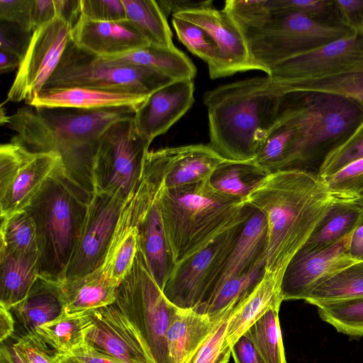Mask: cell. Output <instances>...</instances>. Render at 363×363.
Listing matches in <instances>:
<instances>
[{"label":"cell","mask_w":363,"mask_h":363,"mask_svg":"<svg viewBox=\"0 0 363 363\" xmlns=\"http://www.w3.org/2000/svg\"><path fill=\"white\" fill-rule=\"evenodd\" d=\"M320 318L350 338L363 337V298L320 304Z\"/></svg>","instance_id":"40"},{"label":"cell","mask_w":363,"mask_h":363,"mask_svg":"<svg viewBox=\"0 0 363 363\" xmlns=\"http://www.w3.org/2000/svg\"><path fill=\"white\" fill-rule=\"evenodd\" d=\"M147 96L87 88H70L39 93L28 106L33 107L99 109L117 106L138 108Z\"/></svg>","instance_id":"27"},{"label":"cell","mask_w":363,"mask_h":363,"mask_svg":"<svg viewBox=\"0 0 363 363\" xmlns=\"http://www.w3.org/2000/svg\"><path fill=\"white\" fill-rule=\"evenodd\" d=\"M281 280L267 272L252 291L235 307L227 327L226 338L231 347L248 328L270 309L279 310L284 301Z\"/></svg>","instance_id":"25"},{"label":"cell","mask_w":363,"mask_h":363,"mask_svg":"<svg viewBox=\"0 0 363 363\" xmlns=\"http://www.w3.org/2000/svg\"><path fill=\"white\" fill-rule=\"evenodd\" d=\"M119 284L101 267L79 278L60 282L62 315L77 314L114 303Z\"/></svg>","instance_id":"24"},{"label":"cell","mask_w":363,"mask_h":363,"mask_svg":"<svg viewBox=\"0 0 363 363\" xmlns=\"http://www.w3.org/2000/svg\"><path fill=\"white\" fill-rule=\"evenodd\" d=\"M157 2L166 17L169 14L172 16L194 9L213 6V1L160 0Z\"/></svg>","instance_id":"53"},{"label":"cell","mask_w":363,"mask_h":363,"mask_svg":"<svg viewBox=\"0 0 363 363\" xmlns=\"http://www.w3.org/2000/svg\"><path fill=\"white\" fill-rule=\"evenodd\" d=\"M101 57L116 65L152 69L174 81L193 80L196 74L194 65L176 47L169 48L148 44L125 54Z\"/></svg>","instance_id":"29"},{"label":"cell","mask_w":363,"mask_h":363,"mask_svg":"<svg viewBox=\"0 0 363 363\" xmlns=\"http://www.w3.org/2000/svg\"><path fill=\"white\" fill-rule=\"evenodd\" d=\"M137 107L99 109L23 106L4 125L15 132L11 141L33 152H53L66 177L94 195L93 170L99 142L113 123L134 118Z\"/></svg>","instance_id":"1"},{"label":"cell","mask_w":363,"mask_h":363,"mask_svg":"<svg viewBox=\"0 0 363 363\" xmlns=\"http://www.w3.org/2000/svg\"><path fill=\"white\" fill-rule=\"evenodd\" d=\"M341 25L355 33H363V0H335Z\"/></svg>","instance_id":"49"},{"label":"cell","mask_w":363,"mask_h":363,"mask_svg":"<svg viewBox=\"0 0 363 363\" xmlns=\"http://www.w3.org/2000/svg\"><path fill=\"white\" fill-rule=\"evenodd\" d=\"M363 298V262H356L315 288L303 300L320 304Z\"/></svg>","instance_id":"34"},{"label":"cell","mask_w":363,"mask_h":363,"mask_svg":"<svg viewBox=\"0 0 363 363\" xmlns=\"http://www.w3.org/2000/svg\"><path fill=\"white\" fill-rule=\"evenodd\" d=\"M279 311L270 309L245 333L265 363H287L279 325Z\"/></svg>","instance_id":"38"},{"label":"cell","mask_w":363,"mask_h":363,"mask_svg":"<svg viewBox=\"0 0 363 363\" xmlns=\"http://www.w3.org/2000/svg\"><path fill=\"white\" fill-rule=\"evenodd\" d=\"M348 252L356 262H363V213L352 233Z\"/></svg>","instance_id":"55"},{"label":"cell","mask_w":363,"mask_h":363,"mask_svg":"<svg viewBox=\"0 0 363 363\" xmlns=\"http://www.w3.org/2000/svg\"><path fill=\"white\" fill-rule=\"evenodd\" d=\"M126 19L150 44L173 48L167 17L155 0H121Z\"/></svg>","instance_id":"32"},{"label":"cell","mask_w":363,"mask_h":363,"mask_svg":"<svg viewBox=\"0 0 363 363\" xmlns=\"http://www.w3.org/2000/svg\"><path fill=\"white\" fill-rule=\"evenodd\" d=\"M81 13L94 21L126 20L121 0H81Z\"/></svg>","instance_id":"46"},{"label":"cell","mask_w":363,"mask_h":363,"mask_svg":"<svg viewBox=\"0 0 363 363\" xmlns=\"http://www.w3.org/2000/svg\"><path fill=\"white\" fill-rule=\"evenodd\" d=\"M230 317L225 319L216 328L190 363H228L232 348L226 338Z\"/></svg>","instance_id":"43"},{"label":"cell","mask_w":363,"mask_h":363,"mask_svg":"<svg viewBox=\"0 0 363 363\" xmlns=\"http://www.w3.org/2000/svg\"><path fill=\"white\" fill-rule=\"evenodd\" d=\"M158 202L176 263L205 247L252 211L245 199L217 190L210 179L163 189Z\"/></svg>","instance_id":"5"},{"label":"cell","mask_w":363,"mask_h":363,"mask_svg":"<svg viewBox=\"0 0 363 363\" xmlns=\"http://www.w3.org/2000/svg\"><path fill=\"white\" fill-rule=\"evenodd\" d=\"M334 193L352 197L363 196V158L354 161L335 174L323 177Z\"/></svg>","instance_id":"42"},{"label":"cell","mask_w":363,"mask_h":363,"mask_svg":"<svg viewBox=\"0 0 363 363\" xmlns=\"http://www.w3.org/2000/svg\"><path fill=\"white\" fill-rule=\"evenodd\" d=\"M0 363H9L6 357L1 352H0Z\"/></svg>","instance_id":"59"},{"label":"cell","mask_w":363,"mask_h":363,"mask_svg":"<svg viewBox=\"0 0 363 363\" xmlns=\"http://www.w3.org/2000/svg\"><path fill=\"white\" fill-rule=\"evenodd\" d=\"M138 247L152 277L163 291L176 262L164 233L158 196L138 225Z\"/></svg>","instance_id":"23"},{"label":"cell","mask_w":363,"mask_h":363,"mask_svg":"<svg viewBox=\"0 0 363 363\" xmlns=\"http://www.w3.org/2000/svg\"><path fill=\"white\" fill-rule=\"evenodd\" d=\"M286 94L267 74L218 86L203 96L209 146L227 160L251 161L276 121Z\"/></svg>","instance_id":"3"},{"label":"cell","mask_w":363,"mask_h":363,"mask_svg":"<svg viewBox=\"0 0 363 363\" xmlns=\"http://www.w3.org/2000/svg\"><path fill=\"white\" fill-rule=\"evenodd\" d=\"M125 202L106 194H94L62 281L79 278L104 264Z\"/></svg>","instance_id":"12"},{"label":"cell","mask_w":363,"mask_h":363,"mask_svg":"<svg viewBox=\"0 0 363 363\" xmlns=\"http://www.w3.org/2000/svg\"><path fill=\"white\" fill-rule=\"evenodd\" d=\"M0 352L4 354L9 363H29L23 353L15 343L8 345L6 342L1 343Z\"/></svg>","instance_id":"58"},{"label":"cell","mask_w":363,"mask_h":363,"mask_svg":"<svg viewBox=\"0 0 363 363\" xmlns=\"http://www.w3.org/2000/svg\"><path fill=\"white\" fill-rule=\"evenodd\" d=\"M268 174V172L253 160H225L212 174L210 183L223 193L246 199Z\"/></svg>","instance_id":"33"},{"label":"cell","mask_w":363,"mask_h":363,"mask_svg":"<svg viewBox=\"0 0 363 363\" xmlns=\"http://www.w3.org/2000/svg\"><path fill=\"white\" fill-rule=\"evenodd\" d=\"M71 28L56 18L33 32L6 101H24L28 104L42 91L71 40Z\"/></svg>","instance_id":"11"},{"label":"cell","mask_w":363,"mask_h":363,"mask_svg":"<svg viewBox=\"0 0 363 363\" xmlns=\"http://www.w3.org/2000/svg\"><path fill=\"white\" fill-rule=\"evenodd\" d=\"M359 34L354 33L279 63L270 69L267 75L275 81H284L306 77L323 69L351 51Z\"/></svg>","instance_id":"30"},{"label":"cell","mask_w":363,"mask_h":363,"mask_svg":"<svg viewBox=\"0 0 363 363\" xmlns=\"http://www.w3.org/2000/svg\"><path fill=\"white\" fill-rule=\"evenodd\" d=\"M362 213V196L337 201L298 252H315L335 245L354 231Z\"/></svg>","instance_id":"28"},{"label":"cell","mask_w":363,"mask_h":363,"mask_svg":"<svg viewBox=\"0 0 363 363\" xmlns=\"http://www.w3.org/2000/svg\"><path fill=\"white\" fill-rule=\"evenodd\" d=\"M290 92H320L352 99L363 106V33L351 51L327 67L299 78L277 81Z\"/></svg>","instance_id":"17"},{"label":"cell","mask_w":363,"mask_h":363,"mask_svg":"<svg viewBox=\"0 0 363 363\" xmlns=\"http://www.w3.org/2000/svg\"><path fill=\"white\" fill-rule=\"evenodd\" d=\"M56 18H60L72 28L81 16V0H54Z\"/></svg>","instance_id":"54"},{"label":"cell","mask_w":363,"mask_h":363,"mask_svg":"<svg viewBox=\"0 0 363 363\" xmlns=\"http://www.w3.org/2000/svg\"><path fill=\"white\" fill-rule=\"evenodd\" d=\"M267 245L268 228L266 218L260 211L252 208V213L245 223L210 299L224 283L245 276L259 267L265 266Z\"/></svg>","instance_id":"22"},{"label":"cell","mask_w":363,"mask_h":363,"mask_svg":"<svg viewBox=\"0 0 363 363\" xmlns=\"http://www.w3.org/2000/svg\"><path fill=\"white\" fill-rule=\"evenodd\" d=\"M90 313L86 343L122 363H156L139 332L114 303Z\"/></svg>","instance_id":"14"},{"label":"cell","mask_w":363,"mask_h":363,"mask_svg":"<svg viewBox=\"0 0 363 363\" xmlns=\"http://www.w3.org/2000/svg\"><path fill=\"white\" fill-rule=\"evenodd\" d=\"M32 33L16 23L0 21V50L12 52L23 59Z\"/></svg>","instance_id":"47"},{"label":"cell","mask_w":363,"mask_h":363,"mask_svg":"<svg viewBox=\"0 0 363 363\" xmlns=\"http://www.w3.org/2000/svg\"><path fill=\"white\" fill-rule=\"evenodd\" d=\"M361 158H363V122L344 143L327 155L318 169V174L321 177L335 174Z\"/></svg>","instance_id":"41"},{"label":"cell","mask_w":363,"mask_h":363,"mask_svg":"<svg viewBox=\"0 0 363 363\" xmlns=\"http://www.w3.org/2000/svg\"><path fill=\"white\" fill-rule=\"evenodd\" d=\"M71 40L99 57L125 54L150 44L127 19L94 21L82 15L71 28Z\"/></svg>","instance_id":"19"},{"label":"cell","mask_w":363,"mask_h":363,"mask_svg":"<svg viewBox=\"0 0 363 363\" xmlns=\"http://www.w3.org/2000/svg\"><path fill=\"white\" fill-rule=\"evenodd\" d=\"M362 199H363V196H362Z\"/></svg>","instance_id":"60"},{"label":"cell","mask_w":363,"mask_h":363,"mask_svg":"<svg viewBox=\"0 0 363 363\" xmlns=\"http://www.w3.org/2000/svg\"><path fill=\"white\" fill-rule=\"evenodd\" d=\"M9 310L24 329L23 334L36 332L62 314L60 282L40 275L27 296Z\"/></svg>","instance_id":"26"},{"label":"cell","mask_w":363,"mask_h":363,"mask_svg":"<svg viewBox=\"0 0 363 363\" xmlns=\"http://www.w3.org/2000/svg\"><path fill=\"white\" fill-rule=\"evenodd\" d=\"M172 23L179 40L207 64L210 77L213 79L225 77L219 50L208 32L175 15L172 16Z\"/></svg>","instance_id":"36"},{"label":"cell","mask_w":363,"mask_h":363,"mask_svg":"<svg viewBox=\"0 0 363 363\" xmlns=\"http://www.w3.org/2000/svg\"><path fill=\"white\" fill-rule=\"evenodd\" d=\"M231 354L235 363H265L252 341L245 333L232 346Z\"/></svg>","instance_id":"51"},{"label":"cell","mask_w":363,"mask_h":363,"mask_svg":"<svg viewBox=\"0 0 363 363\" xmlns=\"http://www.w3.org/2000/svg\"><path fill=\"white\" fill-rule=\"evenodd\" d=\"M138 252V230L126 236L101 267L120 283L130 271Z\"/></svg>","instance_id":"44"},{"label":"cell","mask_w":363,"mask_h":363,"mask_svg":"<svg viewBox=\"0 0 363 363\" xmlns=\"http://www.w3.org/2000/svg\"><path fill=\"white\" fill-rule=\"evenodd\" d=\"M33 0H0V21L16 23L32 32Z\"/></svg>","instance_id":"48"},{"label":"cell","mask_w":363,"mask_h":363,"mask_svg":"<svg viewBox=\"0 0 363 363\" xmlns=\"http://www.w3.org/2000/svg\"><path fill=\"white\" fill-rule=\"evenodd\" d=\"M345 198L356 197L333 192L316 172L288 169L268 174L246 199L267 220L265 270L281 280L288 264L331 206Z\"/></svg>","instance_id":"2"},{"label":"cell","mask_w":363,"mask_h":363,"mask_svg":"<svg viewBox=\"0 0 363 363\" xmlns=\"http://www.w3.org/2000/svg\"><path fill=\"white\" fill-rule=\"evenodd\" d=\"M16 320L10 310L0 305V341L6 342L14 332Z\"/></svg>","instance_id":"56"},{"label":"cell","mask_w":363,"mask_h":363,"mask_svg":"<svg viewBox=\"0 0 363 363\" xmlns=\"http://www.w3.org/2000/svg\"><path fill=\"white\" fill-rule=\"evenodd\" d=\"M61 164L60 157L55 153L28 150L13 179L0 193L1 218L23 211Z\"/></svg>","instance_id":"21"},{"label":"cell","mask_w":363,"mask_h":363,"mask_svg":"<svg viewBox=\"0 0 363 363\" xmlns=\"http://www.w3.org/2000/svg\"><path fill=\"white\" fill-rule=\"evenodd\" d=\"M22 59L10 52L0 50V73H7L18 68Z\"/></svg>","instance_id":"57"},{"label":"cell","mask_w":363,"mask_h":363,"mask_svg":"<svg viewBox=\"0 0 363 363\" xmlns=\"http://www.w3.org/2000/svg\"><path fill=\"white\" fill-rule=\"evenodd\" d=\"M174 81L152 69L110 62L70 40L40 92L87 88L148 97Z\"/></svg>","instance_id":"7"},{"label":"cell","mask_w":363,"mask_h":363,"mask_svg":"<svg viewBox=\"0 0 363 363\" xmlns=\"http://www.w3.org/2000/svg\"><path fill=\"white\" fill-rule=\"evenodd\" d=\"M14 343L29 363H59L62 355L48 345L37 332L24 333Z\"/></svg>","instance_id":"45"},{"label":"cell","mask_w":363,"mask_h":363,"mask_svg":"<svg viewBox=\"0 0 363 363\" xmlns=\"http://www.w3.org/2000/svg\"><path fill=\"white\" fill-rule=\"evenodd\" d=\"M115 306L139 332L156 363H170L167 333L179 308L152 277L138 247L133 264L120 283Z\"/></svg>","instance_id":"8"},{"label":"cell","mask_w":363,"mask_h":363,"mask_svg":"<svg viewBox=\"0 0 363 363\" xmlns=\"http://www.w3.org/2000/svg\"><path fill=\"white\" fill-rule=\"evenodd\" d=\"M91 324L89 311L73 315H61L39 326L36 332L52 348L61 354H65L84 342L85 333Z\"/></svg>","instance_id":"35"},{"label":"cell","mask_w":363,"mask_h":363,"mask_svg":"<svg viewBox=\"0 0 363 363\" xmlns=\"http://www.w3.org/2000/svg\"><path fill=\"white\" fill-rule=\"evenodd\" d=\"M92 196L66 177L61 164L24 209L37 228L40 275L62 281Z\"/></svg>","instance_id":"6"},{"label":"cell","mask_w":363,"mask_h":363,"mask_svg":"<svg viewBox=\"0 0 363 363\" xmlns=\"http://www.w3.org/2000/svg\"><path fill=\"white\" fill-rule=\"evenodd\" d=\"M0 305L7 309L22 301L40 276L38 257L0 249Z\"/></svg>","instance_id":"31"},{"label":"cell","mask_w":363,"mask_h":363,"mask_svg":"<svg viewBox=\"0 0 363 363\" xmlns=\"http://www.w3.org/2000/svg\"><path fill=\"white\" fill-rule=\"evenodd\" d=\"M59 363H122L114 357L94 348L85 342L65 354Z\"/></svg>","instance_id":"50"},{"label":"cell","mask_w":363,"mask_h":363,"mask_svg":"<svg viewBox=\"0 0 363 363\" xmlns=\"http://www.w3.org/2000/svg\"><path fill=\"white\" fill-rule=\"evenodd\" d=\"M225 160L209 145L165 147L147 152L144 171L161 191L209 180Z\"/></svg>","instance_id":"13"},{"label":"cell","mask_w":363,"mask_h":363,"mask_svg":"<svg viewBox=\"0 0 363 363\" xmlns=\"http://www.w3.org/2000/svg\"><path fill=\"white\" fill-rule=\"evenodd\" d=\"M193 80H177L150 95L136 110L133 122L150 141L166 133L194 102Z\"/></svg>","instance_id":"18"},{"label":"cell","mask_w":363,"mask_h":363,"mask_svg":"<svg viewBox=\"0 0 363 363\" xmlns=\"http://www.w3.org/2000/svg\"><path fill=\"white\" fill-rule=\"evenodd\" d=\"M250 216L176 263L163 290L172 303L196 310L208 302Z\"/></svg>","instance_id":"10"},{"label":"cell","mask_w":363,"mask_h":363,"mask_svg":"<svg viewBox=\"0 0 363 363\" xmlns=\"http://www.w3.org/2000/svg\"><path fill=\"white\" fill-rule=\"evenodd\" d=\"M224 8L242 30L253 62L267 74L279 63L356 33L303 13L268 10L264 0H228Z\"/></svg>","instance_id":"4"},{"label":"cell","mask_w":363,"mask_h":363,"mask_svg":"<svg viewBox=\"0 0 363 363\" xmlns=\"http://www.w3.org/2000/svg\"><path fill=\"white\" fill-rule=\"evenodd\" d=\"M1 247L10 253L39 257L35 223L26 211L1 218Z\"/></svg>","instance_id":"37"},{"label":"cell","mask_w":363,"mask_h":363,"mask_svg":"<svg viewBox=\"0 0 363 363\" xmlns=\"http://www.w3.org/2000/svg\"><path fill=\"white\" fill-rule=\"evenodd\" d=\"M264 273L265 266H262L245 276L228 281L205 305L194 311L208 315H216L235 308L252 291Z\"/></svg>","instance_id":"39"},{"label":"cell","mask_w":363,"mask_h":363,"mask_svg":"<svg viewBox=\"0 0 363 363\" xmlns=\"http://www.w3.org/2000/svg\"><path fill=\"white\" fill-rule=\"evenodd\" d=\"M56 18L54 0H33L31 26L33 32Z\"/></svg>","instance_id":"52"},{"label":"cell","mask_w":363,"mask_h":363,"mask_svg":"<svg viewBox=\"0 0 363 363\" xmlns=\"http://www.w3.org/2000/svg\"><path fill=\"white\" fill-rule=\"evenodd\" d=\"M174 15L200 26L211 36L220 55L224 77L259 70L251 58L242 30L224 8L216 9L211 6Z\"/></svg>","instance_id":"16"},{"label":"cell","mask_w":363,"mask_h":363,"mask_svg":"<svg viewBox=\"0 0 363 363\" xmlns=\"http://www.w3.org/2000/svg\"><path fill=\"white\" fill-rule=\"evenodd\" d=\"M235 308L224 313L208 315L179 308L167 333L170 363H190L202 345Z\"/></svg>","instance_id":"20"},{"label":"cell","mask_w":363,"mask_h":363,"mask_svg":"<svg viewBox=\"0 0 363 363\" xmlns=\"http://www.w3.org/2000/svg\"><path fill=\"white\" fill-rule=\"evenodd\" d=\"M133 118L119 121L101 135L94 160V193L126 201L139 184L151 141Z\"/></svg>","instance_id":"9"},{"label":"cell","mask_w":363,"mask_h":363,"mask_svg":"<svg viewBox=\"0 0 363 363\" xmlns=\"http://www.w3.org/2000/svg\"><path fill=\"white\" fill-rule=\"evenodd\" d=\"M352 233L328 248L311 252H298L282 276L283 300H304L320 284L356 262L348 252Z\"/></svg>","instance_id":"15"}]
</instances>
